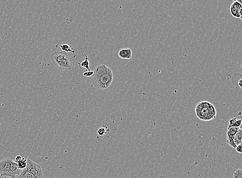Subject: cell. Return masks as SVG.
Wrapping results in <instances>:
<instances>
[{
	"label": "cell",
	"instance_id": "cell-1",
	"mask_svg": "<svg viewBox=\"0 0 242 178\" xmlns=\"http://www.w3.org/2000/svg\"><path fill=\"white\" fill-rule=\"evenodd\" d=\"M92 76V84L94 88L104 90L110 86L113 80V72L110 67L105 65L98 66Z\"/></svg>",
	"mask_w": 242,
	"mask_h": 178
},
{
	"label": "cell",
	"instance_id": "cell-2",
	"mask_svg": "<svg viewBox=\"0 0 242 178\" xmlns=\"http://www.w3.org/2000/svg\"><path fill=\"white\" fill-rule=\"evenodd\" d=\"M196 115L203 121H210L216 117V110L211 103L207 101L198 103L195 108Z\"/></svg>",
	"mask_w": 242,
	"mask_h": 178
},
{
	"label": "cell",
	"instance_id": "cell-3",
	"mask_svg": "<svg viewBox=\"0 0 242 178\" xmlns=\"http://www.w3.org/2000/svg\"><path fill=\"white\" fill-rule=\"evenodd\" d=\"M51 60L54 65L63 70H70L72 68L73 61L68 53L64 51H56L51 55Z\"/></svg>",
	"mask_w": 242,
	"mask_h": 178
},
{
	"label": "cell",
	"instance_id": "cell-4",
	"mask_svg": "<svg viewBox=\"0 0 242 178\" xmlns=\"http://www.w3.org/2000/svg\"><path fill=\"white\" fill-rule=\"evenodd\" d=\"M25 169L31 172L37 178H43V173L41 166L31 159L27 160V166Z\"/></svg>",
	"mask_w": 242,
	"mask_h": 178
},
{
	"label": "cell",
	"instance_id": "cell-5",
	"mask_svg": "<svg viewBox=\"0 0 242 178\" xmlns=\"http://www.w3.org/2000/svg\"><path fill=\"white\" fill-rule=\"evenodd\" d=\"M13 160L10 157H7L0 161V175L9 177L11 163Z\"/></svg>",
	"mask_w": 242,
	"mask_h": 178
},
{
	"label": "cell",
	"instance_id": "cell-6",
	"mask_svg": "<svg viewBox=\"0 0 242 178\" xmlns=\"http://www.w3.org/2000/svg\"><path fill=\"white\" fill-rule=\"evenodd\" d=\"M239 128V127H231L228 129L227 132V143L228 144L235 149L237 146L234 142V136Z\"/></svg>",
	"mask_w": 242,
	"mask_h": 178
},
{
	"label": "cell",
	"instance_id": "cell-7",
	"mask_svg": "<svg viewBox=\"0 0 242 178\" xmlns=\"http://www.w3.org/2000/svg\"><path fill=\"white\" fill-rule=\"evenodd\" d=\"M22 170H23L19 169L17 163L13 161L11 163L9 177L11 178H18Z\"/></svg>",
	"mask_w": 242,
	"mask_h": 178
},
{
	"label": "cell",
	"instance_id": "cell-8",
	"mask_svg": "<svg viewBox=\"0 0 242 178\" xmlns=\"http://www.w3.org/2000/svg\"><path fill=\"white\" fill-rule=\"evenodd\" d=\"M119 56L120 58L130 60L132 57V50L131 48H123L119 51Z\"/></svg>",
	"mask_w": 242,
	"mask_h": 178
},
{
	"label": "cell",
	"instance_id": "cell-9",
	"mask_svg": "<svg viewBox=\"0 0 242 178\" xmlns=\"http://www.w3.org/2000/svg\"><path fill=\"white\" fill-rule=\"evenodd\" d=\"M18 178H37L31 172L28 171L27 170L23 169L21 174H20Z\"/></svg>",
	"mask_w": 242,
	"mask_h": 178
},
{
	"label": "cell",
	"instance_id": "cell-10",
	"mask_svg": "<svg viewBox=\"0 0 242 178\" xmlns=\"http://www.w3.org/2000/svg\"><path fill=\"white\" fill-rule=\"evenodd\" d=\"M85 60L80 62V63H78V65L80 67H84L86 69V70H87L88 71H90V62L89 61V57L87 56L86 54H85Z\"/></svg>",
	"mask_w": 242,
	"mask_h": 178
},
{
	"label": "cell",
	"instance_id": "cell-11",
	"mask_svg": "<svg viewBox=\"0 0 242 178\" xmlns=\"http://www.w3.org/2000/svg\"><path fill=\"white\" fill-rule=\"evenodd\" d=\"M234 142L236 146L241 144L242 142V129L239 128L238 132L236 133L234 136Z\"/></svg>",
	"mask_w": 242,
	"mask_h": 178
},
{
	"label": "cell",
	"instance_id": "cell-12",
	"mask_svg": "<svg viewBox=\"0 0 242 178\" xmlns=\"http://www.w3.org/2000/svg\"><path fill=\"white\" fill-rule=\"evenodd\" d=\"M109 131V128L108 126H101L98 129L97 132L98 133V135L100 136H104L105 134H106Z\"/></svg>",
	"mask_w": 242,
	"mask_h": 178
},
{
	"label": "cell",
	"instance_id": "cell-13",
	"mask_svg": "<svg viewBox=\"0 0 242 178\" xmlns=\"http://www.w3.org/2000/svg\"><path fill=\"white\" fill-rule=\"evenodd\" d=\"M60 48L63 51H64L65 52H72L74 55V57H75V51L73 50L71 46L68 44H63L60 45Z\"/></svg>",
	"mask_w": 242,
	"mask_h": 178
},
{
	"label": "cell",
	"instance_id": "cell-14",
	"mask_svg": "<svg viewBox=\"0 0 242 178\" xmlns=\"http://www.w3.org/2000/svg\"><path fill=\"white\" fill-rule=\"evenodd\" d=\"M230 13H231V15H232L233 17L236 18H238V19L241 18V16H240V13H239V11L236 10L232 5L230 7Z\"/></svg>",
	"mask_w": 242,
	"mask_h": 178
},
{
	"label": "cell",
	"instance_id": "cell-15",
	"mask_svg": "<svg viewBox=\"0 0 242 178\" xmlns=\"http://www.w3.org/2000/svg\"><path fill=\"white\" fill-rule=\"evenodd\" d=\"M17 163L19 169L22 170L24 169L27 166V160L23 157V159L21 161Z\"/></svg>",
	"mask_w": 242,
	"mask_h": 178
},
{
	"label": "cell",
	"instance_id": "cell-16",
	"mask_svg": "<svg viewBox=\"0 0 242 178\" xmlns=\"http://www.w3.org/2000/svg\"><path fill=\"white\" fill-rule=\"evenodd\" d=\"M233 178H242V169H238L234 172Z\"/></svg>",
	"mask_w": 242,
	"mask_h": 178
},
{
	"label": "cell",
	"instance_id": "cell-17",
	"mask_svg": "<svg viewBox=\"0 0 242 178\" xmlns=\"http://www.w3.org/2000/svg\"><path fill=\"white\" fill-rule=\"evenodd\" d=\"M241 123H242V120H237L233 124L229 125L228 126V129L231 127H240Z\"/></svg>",
	"mask_w": 242,
	"mask_h": 178
},
{
	"label": "cell",
	"instance_id": "cell-18",
	"mask_svg": "<svg viewBox=\"0 0 242 178\" xmlns=\"http://www.w3.org/2000/svg\"><path fill=\"white\" fill-rule=\"evenodd\" d=\"M232 5L236 10H238V11H240V9H242V4H241L240 3L238 2L237 1H235V2H233V3L232 4Z\"/></svg>",
	"mask_w": 242,
	"mask_h": 178
},
{
	"label": "cell",
	"instance_id": "cell-19",
	"mask_svg": "<svg viewBox=\"0 0 242 178\" xmlns=\"http://www.w3.org/2000/svg\"><path fill=\"white\" fill-rule=\"evenodd\" d=\"M93 74H94V71H89L84 72L83 75L85 77H91V76L93 75Z\"/></svg>",
	"mask_w": 242,
	"mask_h": 178
},
{
	"label": "cell",
	"instance_id": "cell-20",
	"mask_svg": "<svg viewBox=\"0 0 242 178\" xmlns=\"http://www.w3.org/2000/svg\"><path fill=\"white\" fill-rule=\"evenodd\" d=\"M236 151L240 153H242V145H239L236 147Z\"/></svg>",
	"mask_w": 242,
	"mask_h": 178
},
{
	"label": "cell",
	"instance_id": "cell-21",
	"mask_svg": "<svg viewBox=\"0 0 242 178\" xmlns=\"http://www.w3.org/2000/svg\"><path fill=\"white\" fill-rule=\"evenodd\" d=\"M23 157H21V155H17V157L15 158V160H16V162L18 163L19 162L21 161V160H22Z\"/></svg>",
	"mask_w": 242,
	"mask_h": 178
},
{
	"label": "cell",
	"instance_id": "cell-22",
	"mask_svg": "<svg viewBox=\"0 0 242 178\" xmlns=\"http://www.w3.org/2000/svg\"><path fill=\"white\" fill-rule=\"evenodd\" d=\"M236 121H237L236 117H234L233 118H232L231 120H230L229 121V125H231V124H233L234 123L236 122Z\"/></svg>",
	"mask_w": 242,
	"mask_h": 178
},
{
	"label": "cell",
	"instance_id": "cell-23",
	"mask_svg": "<svg viewBox=\"0 0 242 178\" xmlns=\"http://www.w3.org/2000/svg\"><path fill=\"white\" fill-rule=\"evenodd\" d=\"M238 86L240 87V88H242V79H240V80L238 81Z\"/></svg>",
	"mask_w": 242,
	"mask_h": 178
},
{
	"label": "cell",
	"instance_id": "cell-24",
	"mask_svg": "<svg viewBox=\"0 0 242 178\" xmlns=\"http://www.w3.org/2000/svg\"><path fill=\"white\" fill-rule=\"evenodd\" d=\"M239 13H240V16H241V17L242 16V9H240V11H239Z\"/></svg>",
	"mask_w": 242,
	"mask_h": 178
},
{
	"label": "cell",
	"instance_id": "cell-25",
	"mask_svg": "<svg viewBox=\"0 0 242 178\" xmlns=\"http://www.w3.org/2000/svg\"><path fill=\"white\" fill-rule=\"evenodd\" d=\"M237 1L238 2L240 3L242 5V0H237Z\"/></svg>",
	"mask_w": 242,
	"mask_h": 178
},
{
	"label": "cell",
	"instance_id": "cell-26",
	"mask_svg": "<svg viewBox=\"0 0 242 178\" xmlns=\"http://www.w3.org/2000/svg\"><path fill=\"white\" fill-rule=\"evenodd\" d=\"M239 128H240V129H242V123H241V125H240V127H239Z\"/></svg>",
	"mask_w": 242,
	"mask_h": 178
},
{
	"label": "cell",
	"instance_id": "cell-27",
	"mask_svg": "<svg viewBox=\"0 0 242 178\" xmlns=\"http://www.w3.org/2000/svg\"><path fill=\"white\" fill-rule=\"evenodd\" d=\"M237 1V0H233V2H235V1Z\"/></svg>",
	"mask_w": 242,
	"mask_h": 178
},
{
	"label": "cell",
	"instance_id": "cell-28",
	"mask_svg": "<svg viewBox=\"0 0 242 178\" xmlns=\"http://www.w3.org/2000/svg\"><path fill=\"white\" fill-rule=\"evenodd\" d=\"M240 19H242V16H241V18H240Z\"/></svg>",
	"mask_w": 242,
	"mask_h": 178
},
{
	"label": "cell",
	"instance_id": "cell-29",
	"mask_svg": "<svg viewBox=\"0 0 242 178\" xmlns=\"http://www.w3.org/2000/svg\"><path fill=\"white\" fill-rule=\"evenodd\" d=\"M240 145H242V143H241V144H240Z\"/></svg>",
	"mask_w": 242,
	"mask_h": 178
},
{
	"label": "cell",
	"instance_id": "cell-30",
	"mask_svg": "<svg viewBox=\"0 0 242 178\" xmlns=\"http://www.w3.org/2000/svg\"></svg>",
	"mask_w": 242,
	"mask_h": 178
}]
</instances>
